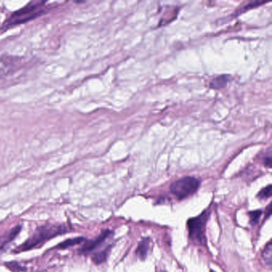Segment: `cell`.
I'll use <instances>...</instances> for the list:
<instances>
[{
	"label": "cell",
	"instance_id": "6da1fadb",
	"mask_svg": "<svg viewBox=\"0 0 272 272\" xmlns=\"http://www.w3.org/2000/svg\"><path fill=\"white\" fill-rule=\"evenodd\" d=\"M66 227L64 225H44L38 227L31 237L24 242L22 245L16 248V252H22L26 251L31 250L33 248L41 246L47 240L56 237L58 235H63L67 232Z\"/></svg>",
	"mask_w": 272,
	"mask_h": 272
},
{
	"label": "cell",
	"instance_id": "7a4b0ae2",
	"mask_svg": "<svg viewBox=\"0 0 272 272\" xmlns=\"http://www.w3.org/2000/svg\"><path fill=\"white\" fill-rule=\"evenodd\" d=\"M48 11L49 7L46 6V1H31L7 19L3 23V27L7 29L11 26L22 24L46 14Z\"/></svg>",
	"mask_w": 272,
	"mask_h": 272
},
{
	"label": "cell",
	"instance_id": "3957f363",
	"mask_svg": "<svg viewBox=\"0 0 272 272\" xmlns=\"http://www.w3.org/2000/svg\"><path fill=\"white\" fill-rule=\"evenodd\" d=\"M200 181L196 177L185 176L174 181L170 186V191L176 198L184 200L192 196L200 188Z\"/></svg>",
	"mask_w": 272,
	"mask_h": 272
},
{
	"label": "cell",
	"instance_id": "277c9868",
	"mask_svg": "<svg viewBox=\"0 0 272 272\" xmlns=\"http://www.w3.org/2000/svg\"><path fill=\"white\" fill-rule=\"evenodd\" d=\"M209 212L204 211L197 217L192 218L188 220V236L190 240L196 244L205 245V224L209 219Z\"/></svg>",
	"mask_w": 272,
	"mask_h": 272
},
{
	"label": "cell",
	"instance_id": "5b68a950",
	"mask_svg": "<svg viewBox=\"0 0 272 272\" xmlns=\"http://www.w3.org/2000/svg\"><path fill=\"white\" fill-rule=\"evenodd\" d=\"M112 233L113 232L110 230H105L94 240L85 242V244L79 249V253L82 255H88L100 246L101 244H103L107 238L112 235Z\"/></svg>",
	"mask_w": 272,
	"mask_h": 272
},
{
	"label": "cell",
	"instance_id": "8992f818",
	"mask_svg": "<svg viewBox=\"0 0 272 272\" xmlns=\"http://www.w3.org/2000/svg\"><path fill=\"white\" fill-rule=\"evenodd\" d=\"M149 245H150V240L148 238L143 239L138 244L136 250V255L141 260H145L146 259L149 250Z\"/></svg>",
	"mask_w": 272,
	"mask_h": 272
},
{
	"label": "cell",
	"instance_id": "52a82bcc",
	"mask_svg": "<svg viewBox=\"0 0 272 272\" xmlns=\"http://www.w3.org/2000/svg\"><path fill=\"white\" fill-rule=\"evenodd\" d=\"M112 245H109L108 248H105L104 250L100 252L95 253L92 256V260L95 264H101L104 263L107 259V257L109 255V251L111 248Z\"/></svg>",
	"mask_w": 272,
	"mask_h": 272
},
{
	"label": "cell",
	"instance_id": "ba28073f",
	"mask_svg": "<svg viewBox=\"0 0 272 272\" xmlns=\"http://www.w3.org/2000/svg\"><path fill=\"white\" fill-rule=\"evenodd\" d=\"M229 76L221 75V76L217 77L216 79H213L211 83L210 87L215 89H221V88L226 86L227 83H229Z\"/></svg>",
	"mask_w": 272,
	"mask_h": 272
},
{
	"label": "cell",
	"instance_id": "9c48e42d",
	"mask_svg": "<svg viewBox=\"0 0 272 272\" xmlns=\"http://www.w3.org/2000/svg\"><path fill=\"white\" fill-rule=\"evenodd\" d=\"M83 241H85V238L77 237L74 238V239H69V240H65L61 244H59V245H57L56 248H59V249H65V248L74 246L77 244H82Z\"/></svg>",
	"mask_w": 272,
	"mask_h": 272
},
{
	"label": "cell",
	"instance_id": "30bf717a",
	"mask_svg": "<svg viewBox=\"0 0 272 272\" xmlns=\"http://www.w3.org/2000/svg\"><path fill=\"white\" fill-rule=\"evenodd\" d=\"M262 257L265 261L266 264H268L269 267H272V241H269L268 244L266 245L264 250L262 253Z\"/></svg>",
	"mask_w": 272,
	"mask_h": 272
},
{
	"label": "cell",
	"instance_id": "8fae6325",
	"mask_svg": "<svg viewBox=\"0 0 272 272\" xmlns=\"http://www.w3.org/2000/svg\"><path fill=\"white\" fill-rule=\"evenodd\" d=\"M261 210H255V211H249L248 216L250 217V224L251 225H255L258 224L259 219L261 217Z\"/></svg>",
	"mask_w": 272,
	"mask_h": 272
},
{
	"label": "cell",
	"instance_id": "7c38bea8",
	"mask_svg": "<svg viewBox=\"0 0 272 272\" xmlns=\"http://www.w3.org/2000/svg\"><path fill=\"white\" fill-rule=\"evenodd\" d=\"M272 185H268V187L264 188L257 195V197L260 200H266L270 198L272 196Z\"/></svg>",
	"mask_w": 272,
	"mask_h": 272
},
{
	"label": "cell",
	"instance_id": "4fadbf2b",
	"mask_svg": "<svg viewBox=\"0 0 272 272\" xmlns=\"http://www.w3.org/2000/svg\"><path fill=\"white\" fill-rule=\"evenodd\" d=\"M6 266L10 270L14 272H21L22 271L26 270V268H23L20 264H18L16 262H11V263H7Z\"/></svg>",
	"mask_w": 272,
	"mask_h": 272
},
{
	"label": "cell",
	"instance_id": "5bb4252c",
	"mask_svg": "<svg viewBox=\"0 0 272 272\" xmlns=\"http://www.w3.org/2000/svg\"><path fill=\"white\" fill-rule=\"evenodd\" d=\"M264 165L268 168H271L272 166V156H271V153H269L268 157H265L264 158Z\"/></svg>",
	"mask_w": 272,
	"mask_h": 272
},
{
	"label": "cell",
	"instance_id": "9a60e30c",
	"mask_svg": "<svg viewBox=\"0 0 272 272\" xmlns=\"http://www.w3.org/2000/svg\"><path fill=\"white\" fill-rule=\"evenodd\" d=\"M164 272V271H163V272Z\"/></svg>",
	"mask_w": 272,
	"mask_h": 272
},
{
	"label": "cell",
	"instance_id": "2e32d148",
	"mask_svg": "<svg viewBox=\"0 0 272 272\" xmlns=\"http://www.w3.org/2000/svg\"></svg>",
	"mask_w": 272,
	"mask_h": 272
}]
</instances>
